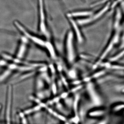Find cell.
Masks as SVG:
<instances>
[{
    "label": "cell",
    "instance_id": "cell-11",
    "mask_svg": "<svg viewBox=\"0 0 124 124\" xmlns=\"http://www.w3.org/2000/svg\"><path fill=\"white\" fill-rule=\"evenodd\" d=\"M45 46L48 49L49 53L50 54V55L52 57H54L55 56V51L53 46L52 44L49 42H46V43Z\"/></svg>",
    "mask_w": 124,
    "mask_h": 124
},
{
    "label": "cell",
    "instance_id": "cell-12",
    "mask_svg": "<svg viewBox=\"0 0 124 124\" xmlns=\"http://www.w3.org/2000/svg\"><path fill=\"white\" fill-rule=\"evenodd\" d=\"M42 107L40 105H38V106L33 107L32 108H29V109L26 110L24 111L23 113H24V115H29V114H31V113H33V112L39 110Z\"/></svg>",
    "mask_w": 124,
    "mask_h": 124
},
{
    "label": "cell",
    "instance_id": "cell-9",
    "mask_svg": "<svg viewBox=\"0 0 124 124\" xmlns=\"http://www.w3.org/2000/svg\"><path fill=\"white\" fill-rule=\"evenodd\" d=\"M105 111L100 109L94 110L88 113L89 117L96 118L103 116L105 114Z\"/></svg>",
    "mask_w": 124,
    "mask_h": 124
},
{
    "label": "cell",
    "instance_id": "cell-10",
    "mask_svg": "<svg viewBox=\"0 0 124 124\" xmlns=\"http://www.w3.org/2000/svg\"><path fill=\"white\" fill-rule=\"evenodd\" d=\"M92 12L90 11H80V12H73L68 14V16L69 17H77L80 16H89L92 14Z\"/></svg>",
    "mask_w": 124,
    "mask_h": 124
},
{
    "label": "cell",
    "instance_id": "cell-5",
    "mask_svg": "<svg viewBox=\"0 0 124 124\" xmlns=\"http://www.w3.org/2000/svg\"><path fill=\"white\" fill-rule=\"evenodd\" d=\"M88 91H89L90 94L91 96V98L92 99L93 103L96 106H100L101 104V101L100 100V98L98 97H97V95L95 94L96 92H95V90L93 89V87L92 85H90L89 86H88Z\"/></svg>",
    "mask_w": 124,
    "mask_h": 124
},
{
    "label": "cell",
    "instance_id": "cell-1",
    "mask_svg": "<svg viewBox=\"0 0 124 124\" xmlns=\"http://www.w3.org/2000/svg\"><path fill=\"white\" fill-rule=\"evenodd\" d=\"M73 35L69 32L67 37L66 43V52L67 58L70 63H72L76 58V53L73 45Z\"/></svg>",
    "mask_w": 124,
    "mask_h": 124
},
{
    "label": "cell",
    "instance_id": "cell-16",
    "mask_svg": "<svg viewBox=\"0 0 124 124\" xmlns=\"http://www.w3.org/2000/svg\"><path fill=\"white\" fill-rule=\"evenodd\" d=\"M124 108V105H120V106H117L116 107H115L114 108V111H119V110H121L122 108Z\"/></svg>",
    "mask_w": 124,
    "mask_h": 124
},
{
    "label": "cell",
    "instance_id": "cell-2",
    "mask_svg": "<svg viewBox=\"0 0 124 124\" xmlns=\"http://www.w3.org/2000/svg\"><path fill=\"white\" fill-rule=\"evenodd\" d=\"M7 90V100L5 109L6 124H11V110L13 100V89L12 86L9 85Z\"/></svg>",
    "mask_w": 124,
    "mask_h": 124
},
{
    "label": "cell",
    "instance_id": "cell-17",
    "mask_svg": "<svg viewBox=\"0 0 124 124\" xmlns=\"http://www.w3.org/2000/svg\"><path fill=\"white\" fill-rule=\"evenodd\" d=\"M108 121L107 119L102 120L101 121L97 122L95 124H107Z\"/></svg>",
    "mask_w": 124,
    "mask_h": 124
},
{
    "label": "cell",
    "instance_id": "cell-15",
    "mask_svg": "<svg viewBox=\"0 0 124 124\" xmlns=\"http://www.w3.org/2000/svg\"><path fill=\"white\" fill-rule=\"evenodd\" d=\"M8 64L7 61L5 60H0V68L4 66H6Z\"/></svg>",
    "mask_w": 124,
    "mask_h": 124
},
{
    "label": "cell",
    "instance_id": "cell-18",
    "mask_svg": "<svg viewBox=\"0 0 124 124\" xmlns=\"http://www.w3.org/2000/svg\"><path fill=\"white\" fill-rule=\"evenodd\" d=\"M1 105L0 104V111L1 109Z\"/></svg>",
    "mask_w": 124,
    "mask_h": 124
},
{
    "label": "cell",
    "instance_id": "cell-8",
    "mask_svg": "<svg viewBox=\"0 0 124 124\" xmlns=\"http://www.w3.org/2000/svg\"><path fill=\"white\" fill-rule=\"evenodd\" d=\"M70 22L71 24H72V26L73 27V29L75 31L76 35L78 40L80 43H81L83 41V39L81 33L80 31L79 27L78 26L76 23L72 19H70Z\"/></svg>",
    "mask_w": 124,
    "mask_h": 124
},
{
    "label": "cell",
    "instance_id": "cell-3",
    "mask_svg": "<svg viewBox=\"0 0 124 124\" xmlns=\"http://www.w3.org/2000/svg\"><path fill=\"white\" fill-rule=\"evenodd\" d=\"M15 23L16 26L17 27L18 29L20 30V31L23 33L28 38H29L32 41L35 42L36 44H37L38 45L42 46H45L46 43L45 41L43 40L42 39H40V38L36 37L32 35L30 33H28L27 31H26L24 29V28L23 26L21 25V24L18 22H15Z\"/></svg>",
    "mask_w": 124,
    "mask_h": 124
},
{
    "label": "cell",
    "instance_id": "cell-7",
    "mask_svg": "<svg viewBox=\"0 0 124 124\" xmlns=\"http://www.w3.org/2000/svg\"><path fill=\"white\" fill-rule=\"evenodd\" d=\"M110 5V3H108L105 6V7L101 10L100 11L98 12L97 13L95 14L94 16H93V17L86 19L87 23L91 22L92 21L97 20L102 15H103L109 9Z\"/></svg>",
    "mask_w": 124,
    "mask_h": 124
},
{
    "label": "cell",
    "instance_id": "cell-14",
    "mask_svg": "<svg viewBox=\"0 0 124 124\" xmlns=\"http://www.w3.org/2000/svg\"><path fill=\"white\" fill-rule=\"evenodd\" d=\"M108 0H102V1L96 2L95 4L92 5V7H94V6H97L101 4H103V3H104L105 2H107Z\"/></svg>",
    "mask_w": 124,
    "mask_h": 124
},
{
    "label": "cell",
    "instance_id": "cell-6",
    "mask_svg": "<svg viewBox=\"0 0 124 124\" xmlns=\"http://www.w3.org/2000/svg\"><path fill=\"white\" fill-rule=\"evenodd\" d=\"M26 40L25 39H23L17 52L16 59L20 60L24 57L26 51Z\"/></svg>",
    "mask_w": 124,
    "mask_h": 124
},
{
    "label": "cell",
    "instance_id": "cell-13",
    "mask_svg": "<svg viewBox=\"0 0 124 124\" xmlns=\"http://www.w3.org/2000/svg\"><path fill=\"white\" fill-rule=\"evenodd\" d=\"M97 121V118L90 117L88 119L85 118L82 123V124H95Z\"/></svg>",
    "mask_w": 124,
    "mask_h": 124
},
{
    "label": "cell",
    "instance_id": "cell-4",
    "mask_svg": "<svg viewBox=\"0 0 124 124\" xmlns=\"http://www.w3.org/2000/svg\"><path fill=\"white\" fill-rule=\"evenodd\" d=\"M40 16V28L41 31L44 33H46V30L45 23V16L44 6L42 0H39Z\"/></svg>",
    "mask_w": 124,
    "mask_h": 124
}]
</instances>
